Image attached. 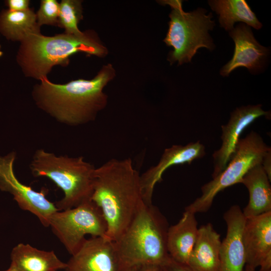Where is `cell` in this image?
Masks as SVG:
<instances>
[{
    "label": "cell",
    "mask_w": 271,
    "mask_h": 271,
    "mask_svg": "<svg viewBox=\"0 0 271 271\" xmlns=\"http://www.w3.org/2000/svg\"><path fill=\"white\" fill-rule=\"evenodd\" d=\"M111 64L103 65L91 79L57 84L47 78L34 86L32 96L38 108L58 121L78 126L94 121L108 103L105 86L115 76Z\"/></svg>",
    "instance_id": "6da1fadb"
},
{
    "label": "cell",
    "mask_w": 271,
    "mask_h": 271,
    "mask_svg": "<svg viewBox=\"0 0 271 271\" xmlns=\"http://www.w3.org/2000/svg\"><path fill=\"white\" fill-rule=\"evenodd\" d=\"M211 9L219 15L220 26L230 32L236 22L258 30L262 27L255 14L245 0H213L208 1Z\"/></svg>",
    "instance_id": "ffe728a7"
},
{
    "label": "cell",
    "mask_w": 271,
    "mask_h": 271,
    "mask_svg": "<svg viewBox=\"0 0 271 271\" xmlns=\"http://www.w3.org/2000/svg\"><path fill=\"white\" fill-rule=\"evenodd\" d=\"M269 115L270 112L263 110L261 104L240 106L231 113L228 123L221 126L222 143L221 147L212 155L214 163L213 178L226 168L235 153L240 136L244 129L257 118Z\"/></svg>",
    "instance_id": "8fae6325"
},
{
    "label": "cell",
    "mask_w": 271,
    "mask_h": 271,
    "mask_svg": "<svg viewBox=\"0 0 271 271\" xmlns=\"http://www.w3.org/2000/svg\"><path fill=\"white\" fill-rule=\"evenodd\" d=\"M227 225L225 238L221 241L219 271H243L246 254L243 231L246 218L239 206H231L223 215Z\"/></svg>",
    "instance_id": "4fadbf2b"
},
{
    "label": "cell",
    "mask_w": 271,
    "mask_h": 271,
    "mask_svg": "<svg viewBox=\"0 0 271 271\" xmlns=\"http://www.w3.org/2000/svg\"><path fill=\"white\" fill-rule=\"evenodd\" d=\"M4 271H22L20 268H19L16 265H15L13 263H11L10 266L9 267Z\"/></svg>",
    "instance_id": "83f0119b"
},
{
    "label": "cell",
    "mask_w": 271,
    "mask_h": 271,
    "mask_svg": "<svg viewBox=\"0 0 271 271\" xmlns=\"http://www.w3.org/2000/svg\"><path fill=\"white\" fill-rule=\"evenodd\" d=\"M3 52L0 50V58L3 56Z\"/></svg>",
    "instance_id": "4dcf8cb0"
},
{
    "label": "cell",
    "mask_w": 271,
    "mask_h": 271,
    "mask_svg": "<svg viewBox=\"0 0 271 271\" xmlns=\"http://www.w3.org/2000/svg\"><path fill=\"white\" fill-rule=\"evenodd\" d=\"M160 3L168 5L171 8L169 29L164 40L168 46L173 48L167 59L171 64L176 62L178 65L191 62L200 48L213 50L215 45L209 34L215 26L211 13L206 15L207 11L200 8L184 12L182 1H162Z\"/></svg>",
    "instance_id": "8992f818"
},
{
    "label": "cell",
    "mask_w": 271,
    "mask_h": 271,
    "mask_svg": "<svg viewBox=\"0 0 271 271\" xmlns=\"http://www.w3.org/2000/svg\"><path fill=\"white\" fill-rule=\"evenodd\" d=\"M59 3L56 0H41L36 14L38 25H47L59 27Z\"/></svg>",
    "instance_id": "603a6c76"
},
{
    "label": "cell",
    "mask_w": 271,
    "mask_h": 271,
    "mask_svg": "<svg viewBox=\"0 0 271 271\" xmlns=\"http://www.w3.org/2000/svg\"><path fill=\"white\" fill-rule=\"evenodd\" d=\"M11 259L22 271H58L66 267V262L60 260L54 251L40 250L23 243L13 248Z\"/></svg>",
    "instance_id": "d6986e66"
},
{
    "label": "cell",
    "mask_w": 271,
    "mask_h": 271,
    "mask_svg": "<svg viewBox=\"0 0 271 271\" xmlns=\"http://www.w3.org/2000/svg\"><path fill=\"white\" fill-rule=\"evenodd\" d=\"M270 181L261 165L250 169L241 179L249 193V201L242 213L245 218L271 211Z\"/></svg>",
    "instance_id": "ac0fdd59"
},
{
    "label": "cell",
    "mask_w": 271,
    "mask_h": 271,
    "mask_svg": "<svg viewBox=\"0 0 271 271\" xmlns=\"http://www.w3.org/2000/svg\"><path fill=\"white\" fill-rule=\"evenodd\" d=\"M5 3L10 11L14 12H23L30 9L29 0H7Z\"/></svg>",
    "instance_id": "d4e9b609"
},
{
    "label": "cell",
    "mask_w": 271,
    "mask_h": 271,
    "mask_svg": "<svg viewBox=\"0 0 271 271\" xmlns=\"http://www.w3.org/2000/svg\"><path fill=\"white\" fill-rule=\"evenodd\" d=\"M122 271H139V266L126 268L124 269Z\"/></svg>",
    "instance_id": "f1b7e54d"
},
{
    "label": "cell",
    "mask_w": 271,
    "mask_h": 271,
    "mask_svg": "<svg viewBox=\"0 0 271 271\" xmlns=\"http://www.w3.org/2000/svg\"><path fill=\"white\" fill-rule=\"evenodd\" d=\"M49 226L71 255L79 249L86 235L105 237L107 231L102 212L91 200L57 211L51 216Z\"/></svg>",
    "instance_id": "ba28073f"
},
{
    "label": "cell",
    "mask_w": 271,
    "mask_h": 271,
    "mask_svg": "<svg viewBox=\"0 0 271 271\" xmlns=\"http://www.w3.org/2000/svg\"><path fill=\"white\" fill-rule=\"evenodd\" d=\"M114 241L105 237L86 239L66 262L64 271H122Z\"/></svg>",
    "instance_id": "30bf717a"
},
{
    "label": "cell",
    "mask_w": 271,
    "mask_h": 271,
    "mask_svg": "<svg viewBox=\"0 0 271 271\" xmlns=\"http://www.w3.org/2000/svg\"><path fill=\"white\" fill-rule=\"evenodd\" d=\"M1 45H0V50H1Z\"/></svg>",
    "instance_id": "1f68e13d"
},
{
    "label": "cell",
    "mask_w": 271,
    "mask_h": 271,
    "mask_svg": "<svg viewBox=\"0 0 271 271\" xmlns=\"http://www.w3.org/2000/svg\"><path fill=\"white\" fill-rule=\"evenodd\" d=\"M270 150V147L266 145L261 137L255 131H251L245 138L240 139L235 153L226 168L201 187V196L187 206L185 210L194 214L207 211L219 192L240 183L250 169L261 165L264 156Z\"/></svg>",
    "instance_id": "52a82bcc"
},
{
    "label": "cell",
    "mask_w": 271,
    "mask_h": 271,
    "mask_svg": "<svg viewBox=\"0 0 271 271\" xmlns=\"http://www.w3.org/2000/svg\"><path fill=\"white\" fill-rule=\"evenodd\" d=\"M261 166L269 180H271V150L266 152L262 159Z\"/></svg>",
    "instance_id": "484cf974"
},
{
    "label": "cell",
    "mask_w": 271,
    "mask_h": 271,
    "mask_svg": "<svg viewBox=\"0 0 271 271\" xmlns=\"http://www.w3.org/2000/svg\"><path fill=\"white\" fill-rule=\"evenodd\" d=\"M139 271H163V269L159 264H145L139 266Z\"/></svg>",
    "instance_id": "4316f807"
},
{
    "label": "cell",
    "mask_w": 271,
    "mask_h": 271,
    "mask_svg": "<svg viewBox=\"0 0 271 271\" xmlns=\"http://www.w3.org/2000/svg\"><path fill=\"white\" fill-rule=\"evenodd\" d=\"M235 43L232 59L220 70L223 76L239 67H245L250 71L260 69L268 54V49L259 44L253 36L250 27L240 23L229 32Z\"/></svg>",
    "instance_id": "5bb4252c"
},
{
    "label": "cell",
    "mask_w": 271,
    "mask_h": 271,
    "mask_svg": "<svg viewBox=\"0 0 271 271\" xmlns=\"http://www.w3.org/2000/svg\"><path fill=\"white\" fill-rule=\"evenodd\" d=\"M169 227L159 208L143 201L125 229L114 241L122 268L165 263L170 258L167 249Z\"/></svg>",
    "instance_id": "277c9868"
},
{
    "label": "cell",
    "mask_w": 271,
    "mask_h": 271,
    "mask_svg": "<svg viewBox=\"0 0 271 271\" xmlns=\"http://www.w3.org/2000/svg\"><path fill=\"white\" fill-rule=\"evenodd\" d=\"M0 32L8 40L21 43L30 35L41 32L36 14L30 9L23 12L3 10L0 13Z\"/></svg>",
    "instance_id": "44dd1931"
},
{
    "label": "cell",
    "mask_w": 271,
    "mask_h": 271,
    "mask_svg": "<svg viewBox=\"0 0 271 271\" xmlns=\"http://www.w3.org/2000/svg\"><path fill=\"white\" fill-rule=\"evenodd\" d=\"M243 241L246 265L255 269L271 255V211L246 218Z\"/></svg>",
    "instance_id": "9a60e30c"
},
{
    "label": "cell",
    "mask_w": 271,
    "mask_h": 271,
    "mask_svg": "<svg viewBox=\"0 0 271 271\" xmlns=\"http://www.w3.org/2000/svg\"><path fill=\"white\" fill-rule=\"evenodd\" d=\"M77 52L103 58L108 50L92 30L80 35L64 32L45 36L40 32L30 35L20 43L16 61L26 77L40 81L47 78L54 66H68L70 56Z\"/></svg>",
    "instance_id": "3957f363"
},
{
    "label": "cell",
    "mask_w": 271,
    "mask_h": 271,
    "mask_svg": "<svg viewBox=\"0 0 271 271\" xmlns=\"http://www.w3.org/2000/svg\"><path fill=\"white\" fill-rule=\"evenodd\" d=\"M95 168L82 156H57L43 149L35 152L30 164L34 177L49 179L63 192V197L55 203L59 210L91 200Z\"/></svg>",
    "instance_id": "5b68a950"
},
{
    "label": "cell",
    "mask_w": 271,
    "mask_h": 271,
    "mask_svg": "<svg viewBox=\"0 0 271 271\" xmlns=\"http://www.w3.org/2000/svg\"><path fill=\"white\" fill-rule=\"evenodd\" d=\"M221 244L211 223L201 226L187 264L194 271H219Z\"/></svg>",
    "instance_id": "2e32d148"
},
{
    "label": "cell",
    "mask_w": 271,
    "mask_h": 271,
    "mask_svg": "<svg viewBox=\"0 0 271 271\" xmlns=\"http://www.w3.org/2000/svg\"><path fill=\"white\" fill-rule=\"evenodd\" d=\"M82 1L62 0L59 3V27L64 28L65 33L80 35L83 33L78 24L83 18Z\"/></svg>",
    "instance_id": "7402d4cb"
},
{
    "label": "cell",
    "mask_w": 271,
    "mask_h": 271,
    "mask_svg": "<svg viewBox=\"0 0 271 271\" xmlns=\"http://www.w3.org/2000/svg\"><path fill=\"white\" fill-rule=\"evenodd\" d=\"M16 158L14 151L0 156V190L11 193L21 209L31 212L43 226L49 227L51 216L59 210L47 198V189L36 191L18 179L14 171Z\"/></svg>",
    "instance_id": "9c48e42d"
},
{
    "label": "cell",
    "mask_w": 271,
    "mask_h": 271,
    "mask_svg": "<svg viewBox=\"0 0 271 271\" xmlns=\"http://www.w3.org/2000/svg\"><path fill=\"white\" fill-rule=\"evenodd\" d=\"M245 271H255V269L249 265H245Z\"/></svg>",
    "instance_id": "f546056e"
},
{
    "label": "cell",
    "mask_w": 271,
    "mask_h": 271,
    "mask_svg": "<svg viewBox=\"0 0 271 271\" xmlns=\"http://www.w3.org/2000/svg\"><path fill=\"white\" fill-rule=\"evenodd\" d=\"M205 155V147L199 141L185 146L173 145L165 149L159 162L140 175V182L144 201L152 203L154 188L162 180L165 171L171 166L191 164Z\"/></svg>",
    "instance_id": "7c38bea8"
},
{
    "label": "cell",
    "mask_w": 271,
    "mask_h": 271,
    "mask_svg": "<svg viewBox=\"0 0 271 271\" xmlns=\"http://www.w3.org/2000/svg\"><path fill=\"white\" fill-rule=\"evenodd\" d=\"M195 214L185 210L180 220L169 227L167 249L174 260L188 264L196 242L198 228Z\"/></svg>",
    "instance_id": "e0dca14e"
},
{
    "label": "cell",
    "mask_w": 271,
    "mask_h": 271,
    "mask_svg": "<svg viewBox=\"0 0 271 271\" xmlns=\"http://www.w3.org/2000/svg\"><path fill=\"white\" fill-rule=\"evenodd\" d=\"M91 200L105 220V237L116 241L144 201L140 175L130 158H112L95 168Z\"/></svg>",
    "instance_id": "7a4b0ae2"
},
{
    "label": "cell",
    "mask_w": 271,
    "mask_h": 271,
    "mask_svg": "<svg viewBox=\"0 0 271 271\" xmlns=\"http://www.w3.org/2000/svg\"><path fill=\"white\" fill-rule=\"evenodd\" d=\"M161 266L163 271H194L188 264L177 262L171 257Z\"/></svg>",
    "instance_id": "cb8c5ba5"
}]
</instances>
